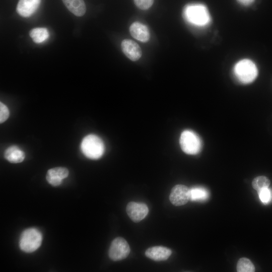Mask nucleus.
Wrapping results in <instances>:
<instances>
[{
    "label": "nucleus",
    "mask_w": 272,
    "mask_h": 272,
    "mask_svg": "<svg viewBox=\"0 0 272 272\" xmlns=\"http://www.w3.org/2000/svg\"><path fill=\"white\" fill-rule=\"evenodd\" d=\"M184 19L190 24L204 27L210 24L211 18L207 7L202 4H190L183 11Z\"/></svg>",
    "instance_id": "nucleus-1"
},
{
    "label": "nucleus",
    "mask_w": 272,
    "mask_h": 272,
    "mask_svg": "<svg viewBox=\"0 0 272 272\" xmlns=\"http://www.w3.org/2000/svg\"><path fill=\"white\" fill-rule=\"evenodd\" d=\"M81 150L87 158L97 160L103 156L105 151V146L100 137L94 134H90L82 140Z\"/></svg>",
    "instance_id": "nucleus-2"
},
{
    "label": "nucleus",
    "mask_w": 272,
    "mask_h": 272,
    "mask_svg": "<svg viewBox=\"0 0 272 272\" xmlns=\"http://www.w3.org/2000/svg\"><path fill=\"white\" fill-rule=\"evenodd\" d=\"M233 73L239 82L243 84H249L257 77L258 70L251 60L243 59L234 65Z\"/></svg>",
    "instance_id": "nucleus-3"
},
{
    "label": "nucleus",
    "mask_w": 272,
    "mask_h": 272,
    "mask_svg": "<svg viewBox=\"0 0 272 272\" xmlns=\"http://www.w3.org/2000/svg\"><path fill=\"white\" fill-rule=\"evenodd\" d=\"M42 240V234L38 229L35 228H28L22 233L19 240V246L22 251L31 253L40 247Z\"/></svg>",
    "instance_id": "nucleus-4"
},
{
    "label": "nucleus",
    "mask_w": 272,
    "mask_h": 272,
    "mask_svg": "<svg viewBox=\"0 0 272 272\" xmlns=\"http://www.w3.org/2000/svg\"><path fill=\"white\" fill-rule=\"evenodd\" d=\"M179 143L182 150L187 154H197L201 149V141L199 137L191 130H185L181 133Z\"/></svg>",
    "instance_id": "nucleus-5"
},
{
    "label": "nucleus",
    "mask_w": 272,
    "mask_h": 272,
    "mask_svg": "<svg viewBox=\"0 0 272 272\" xmlns=\"http://www.w3.org/2000/svg\"><path fill=\"white\" fill-rule=\"evenodd\" d=\"M130 252V247L127 241L121 237L114 239L110 246L108 255L113 261L125 258Z\"/></svg>",
    "instance_id": "nucleus-6"
},
{
    "label": "nucleus",
    "mask_w": 272,
    "mask_h": 272,
    "mask_svg": "<svg viewBox=\"0 0 272 272\" xmlns=\"http://www.w3.org/2000/svg\"><path fill=\"white\" fill-rule=\"evenodd\" d=\"M169 199L176 206L186 204L189 199V189L182 184L174 186L171 189Z\"/></svg>",
    "instance_id": "nucleus-7"
},
{
    "label": "nucleus",
    "mask_w": 272,
    "mask_h": 272,
    "mask_svg": "<svg viewBox=\"0 0 272 272\" xmlns=\"http://www.w3.org/2000/svg\"><path fill=\"white\" fill-rule=\"evenodd\" d=\"M126 212L131 220L138 222L146 217L148 214L149 209L144 203L131 201L126 206Z\"/></svg>",
    "instance_id": "nucleus-8"
},
{
    "label": "nucleus",
    "mask_w": 272,
    "mask_h": 272,
    "mask_svg": "<svg viewBox=\"0 0 272 272\" xmlns=\"http://www.w3.org/2000/svg\"><path fill=\"white\" fill-rule=\"evenodd\" d=\"M121 49L124 54L131 60H139L142 55L140 46L130 39H124L121 42Z\"/></svg>",
    "instance_id": "nucleus-9"
},
{
    "label": "nucleus",
    "mask_w": 272,
    "mask_h": 272,
    "mask_svg": "<svg viewBox=\"0 0 272 272\" xmlns=\"http://www.w3.org/2000/svg\"><path fill=\"white\" fill-rule=\"evenodd\" d=\"M69 174L68 169L65 167H57L49 169L46 175L47 182L52 186L60 185L63 179Z\"/></svg>",
    "instance_id": "nucleus-10"
},
{
    "label": "nucleus",
    "mask_w": 272,
    "mask_h": 272,
    "mask_svg": "<svg viewBox=\"0 0 272 272\" xmlns=\"http://www.w3.org/2000/svg\"><path fill=\"white\" fill-rule=\"evenodd\" d=\"M41 0H19L17 6V12L23 17L32 16L38 9Z\"/></svg>",
    "instance_id": "nucleus-11"
},
{
    "label": "nucleus",
    "mask_w": 272,
    "mask_h": 272,
    "mask_svg": "<svg viewBox=\"0 0 272 272\" xmlns=\"http://www.w3.org/2000/svg\"><path fill=\"white\" fill-rule=\"evenodd\" d=\"M172 253L171 250L165 247L154 246L148 248L145 255L148 258L155 261H163L167 259Z\"/></svg>",
    "instance_id": "nucleus-12"
},
{
    "label": "nucleus",
    "mask_w": 272,
    "mask_h": 272,
    "mask_svg": "<svg viewBox=\"0 0 272 272\" xmlns=\"http://www.w3.org/2000/svg\"><path fill=\"white\" fill-rule=\"evenodd\" d=\"M129 32L133 38L143 42L148 41L150 37L148 28L139 22L133 23L129 27Z\"/></svg>",
    "instance_id": "nucleus-13"
},
{
    "label": "nucleus",
    "mask_w": 272,
    "mask_h": 272,
    "mask_svg": "<svg viewBox=\"0 0 272 272\" xmlns=\"http://www.w3.org/2000/svg\"><path fill=\"white\" fill-rule=\"evenodd\" d=\"M4 156L7 160L12 163H21L25 158L23 151L16 145L8 147L5 151Z\"/></svg>",
    "instance_id": "nucleus-14"
},
{
    "label": "nucleus",
    "mask_w": 272,
    "mask_h": 272,
    "mask_svg": "<svg viewBox=\"0 0 272 272\" xmlns=\"http://www.w3.org/2000/svg\"><path fill=\"white\" fill-rule=\"evenodd\" d=\"M67 9L75 16H83L86 11V5L83 0H62Z\"/></svg>",
    "instance_id": "nucleus-15"
},
{
    "label": "nucleus",
    "mask_w": 272,
    "mask_h": 272,
    "mask_svg": "<svg viewBox=\"0 0 272 272\" xmlns=\"http://www.w3.org/2000/svg\"><path fill=\"white\" fill-rule=\"evenodd\" d=\"M209 197L208 190L203 187H194L189 189V199L191 201H205Z\"/></svg>",
    "instance_id": "nucleus-16"
},
{
    "label": "nucleus",
    "mask_w": 272,
    "mask_h": 272,
    "mask_svg": "<svg viewBox=\"0 0 272 272\" xmlns=\"http://www.w3.org/2000/svg\"><path fill=\"white\" fill-rule=\"evenodd\" d=\"M29 35L34 42L40 43L48 38L49 33L45 28H36L30 31Z\"/></svg>",
    "instance_id": "nucleus-17"
},
{
    "label": "nucleus",
    "mask_w": 272,
    "mask_h": 272,
    "mask_svg": "<svg viewBox=\"0 0 272 272\" xmlns=\"http://www.w3.org/2000/svg\"><path fill=\"white\" fill-rule=\"evenodd\" d=\"M238 272H253L255 267L252 262L248 258L243 257L239 259L237 264Z\"/></svg>",
    "instance_id": "nucleus-18"
},
{
    "label": "nucleus",
    "mask_w": 272,
    "mask_h": 272,
    "mask_svg": "<svg viewBox=\"0 0 272 272\" xmlns=\"http://www.w3.org/2000/svg\"><path fill=\"white\" fill-rule=\"evenodd\" d=\"M269 184V180L264 176H259L255 177L252 182L253 188L257 191L263 188L268 187Z\"/></svg>",
    "instance_id": "nucleus-19"
},
{
    "label": "nucleus",
    "mask_w": 272,
    "mask_h": 272,
    "mask_svg": "<svg viewBox=\"0 0 272 272\" xmlns=\"http://www.w3.org/2000/svg\"><path fill=\"white\" fill-rule=\"evenodd\" d=\"M259 197L264 204H267L272 199V191L268 187L263 188L258 191Z\"/></svg>",
    "instance_id": "nucleus-20"
},
{
    "label": "nucleus",
    "mask_w": 272,
    "mask_h": 272,
    "mask_svg": "<svg viewBox=\"0 0 272 272\" xmlns=\"http://www.w3.org/2000/svg\"><path fill=\"white\" fill-rule=\"evenodd\" d=\"M135 5L141 10H147L154 3V0H134Z\"/></svg>",
    "instance_id": "nucleus-21"
},
{
    "label": "nucleus",
    "mask_w": 272,
    "mask_h": 272,
    "mask_svg": "<svg viewBox=\"0 0 272 272\" xmlns=\"http://www.w3.org/2000/svg\"><path fill=\"white\" fill-rule=\"evenodd\" d=\"M9 110L3 103H0V122L2 123L7 120L9 116Z\"/></svg>",
    "instance_id": "nucleus-22"
},
{
    "label": "nucleus",
    "mask_w": 272,
    "mask_h": 272,
    "mask_svg": "<svg viewBox=\"0 0 272 272\" xmlns=\"http://www.w3.org/2000/svg\"><path fill=\"white\" fill-rule=\"evenodd\" d=\"M238 3L244 6H248L252 4L254 0H237Z\"/></svg>",
    "instance_id": "nucleus-23"
}]
</instances>
